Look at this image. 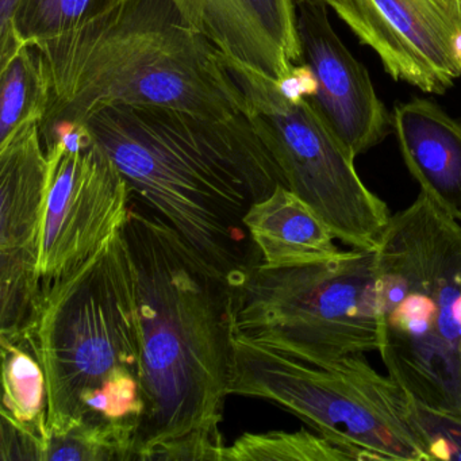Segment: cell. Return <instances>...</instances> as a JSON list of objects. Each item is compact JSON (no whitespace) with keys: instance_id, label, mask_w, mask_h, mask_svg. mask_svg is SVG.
Listing matches in <instances>:
<instances>
[{"instance_id":"cell-12","label":"cell","mask_w":461,"mask_h":461,"mask_svg":"<svg viewBox=\"0 0 461 461\" xmlns=\"http://www.w3.org/2000/svg\"><path fill=\"white\" fill-rule=\"evenodd\" d=\"M301 66L312 80V102L348 152L357 158L388 133L390 115L363 64L347 50L318 0H295Z\"/></svg>"},{"instance_id":"cell-10","label":"cell","mask_w":461,"mask_h":461,"mask_svg":"<svg viewBox=\"0 0 461 461\" xmlns=\"http://www.w3.org/2000/svg\"><path fill=\"white\" fill-rule=\"evenodd\" d=\"M50 160L40 123L0 148V337L31 339L42 299L39 263Z\"/></svg>"},{"instance_id":"cell-25","label":"cell","mask_w":461,"mask_h":461,"mask_svg":"<svg viewBox=\"0 0 461 461\" xmlns=\"http://www.w3.org/2000/svg\"><path fill=\"white\" fill-rule=\"evenodd\" d=\"M20 0H0V68L20 50L14 31V15Z\"/></svg>"},{"instance_id":"cell-1","label":"cell","mask_w":461,"mask_h":461,"mask_svg":"<svg viewBox=\"0 0 461 461\" xmlns=\"http://www.w3.org/2000/svg\"><path fill=\"white\" fill-rule=\"evenodd\" d=\"M83 126L133 195L241 290L261 263L245 214L285 185L248 114L217 120L171 107L114 106Z\"/></svg>"},{"instance_id":"cell-3","label":"cell","mask_w":461,"mask_h":461,"mask_svg":"<svg viewBox=\"0 0 461 461\" xmlns=\"http://www.w3.org/2000/svg\"><path fill=\"white\" fill-rule=\"evenodd\" d=\"M32 47L50 83L40 123L45 150L106 107H171L217 120L247 114L225 56L175 0H121L85 25Z\"/></svg>"},{"instance_id":"cell-18","label":"cell","mask_w":461,"mask_h":461,"mask_svg":"<svg viewBox=\"0 0 461 461\" xmlns=\"http://www.w3.org/2000/svg\"><path fill=\"white\" fill-rule=\"evenodd\" d=\"M139 423L86 417L48 437L44 461L134 460Z\"/></svg>"},{"instance_id":"cell-13","label":"cell","mask_w":461,"mask_h":461,"mask_svg":"<svg viewBox=\"0 0 461 461\" xmlns=\"http://www.w3.org/2000/svg\"><path fill=\"white\" fill-rule=\"evenodd\" d=\"M188 23L225 58L279 83L301 64L295 0H175Z\"/></svg>"},{"instance_id":"cell-17","label":"cell","mask_w":461,"mask_h":461,"mask_svg":"<svg viewBox=\"0 0 461 461\" xmlns=\"http://www.w3.org/2000/svg\"><path fill=\"white\" fill-rule=\"evenodd\" d=\"M50 104V83L36 48L23 45L0 68V148L32 123H41Z\"/></svg>"},{"instance_id":"cell-9","label":"cell","mask_w":461,"mask_h":461,"mask_svg":"<svg viewBox=\"0 0 461 461\" xmlns=\"http://www.w3.org/2000/svg\"><path fill=\"white\" fill-rule=\"evenodd\" d=\"M47 155L50 179L39 263L42 287L122 229L131 199L128 180L85 129L61 136Z\"/></svg>"},{"instance_id":"cell-2","label":"cell","mask_w":461,"mask_h":461,"mask_svg":"<svg viewBox=\"0 0 461 461\" xmlns=\"http://www.w3.org/2000/svg\"><path fill=\"white\" fill-rule=\"evenodd\" d=\"M136 285L145 409L134 460L193 430H220L230 395L237 294L131 193L123 225Z\"/></svg>"},{"instance_id":"cell-22","label":"cell","mask_w":461,"mask_h":461,"mask_svg":"<svg viewBox=\"0 0 461 461\" xmlns=\"http://www.w3.org/2000/svg\"><path fill=\"white\" fill-rule=\"evenodd\" d=\"M412 414L431 461H461V418L429 409L415 401Z\"/></svg>"},{"instance_id":"cell-14","label":"cell","mask_w":461,"mask_h":461,"mask_svg":"<svg viewBox=\"0 0 461 461\" xmlns=\"http://www.w3.org/2000/svg\"><path fill=\"white\" fill-rule=\"evenodd\" d=\"M393 129L420 191L461 222V122L426 99L399 104Z\"/></svg>"},{"instance_id":"cell-24","label":"cell","mask_w":461,"mask_h":461,"mask_svg":"<svg viewBox=\"0 0 461 461\" xmlns=\"http://www.w3.org/2000/svg\"><path fill=\"white\" fill-rule=\"evenodd\" d=\"M47 439L28 429L15 425L2 417V445L0 460H37L44 461L47 452Z\"/></svg>"},{"instance_id":"cell-20","label":"cell","mask_w":461,"mask_h":461,"mask_svg":"<svg viewBox=\"0 0 461 461\" xmlns=\"http://www.w3.org/2000/svg\"><path fill=\"white\" fill-rule=\"evenodd\" d=\"M121 0H20L14 15L18 44L33 45L85 25Z\"/></svg>"},{"instance_id":"cell-21","label":"cell","mask_w":461,"mask_h":461,"mask_svg":"<svg viewBox=\"0 0 461 461\" xmlns=\"http://www.w3.org/2000/svg\"><path fill=\"white\" fill-rule=\"evenodd\" d=\"M144 409L141 380L131 371L117 372L82 399V418L140 423Z\"/></svg>"},{"instance_id":"cell-19","label":"cell","mask_w":461,"mask_h":461,"mask_svg":"<svg viewBox=\"0 0 461 461\" xmlns=\"http://www.w3.org/2000/svg\"><path fill=\"white\" fill-rule=\"evenodd\" d=\"M352 460L357 457L348 447L307 429L244 433L230 447H226L223 453V461Z\"/></svg>"},{"instance_id":"cell-23","label":"cell","mask_w":461,"mask_h":461,"mask_svg":"<svg viewBox=\"0 0 461 461\" xmlns=\"http://www.w3.org/2000/svg\"><path fill=\"white\" fill-rule=\"evenodd\" d=\"M221 430H193L185 436L160 442L142 455L141 460L223 461L225 453Z\"/></svg>"},{"instance_id":"cell-4","label":"cell","mask_w":461,"mask_h":461,"mask_svg":"<svg viewBox=\"0 0 461 461\" xmlns=\"http://www.w3.org/2000/svg\"><path fill=\"white\" fill-rule=\"evenodd\" d=\"M379 352L418 403L461 418V222L420 191L375 248Z\"/></svg>"},{"instance_id":"cell-7","label":"cell","mask_w":461,"mask_h":461,"mask_svg":"<svg viewBox=\"0 0 461 461\" xmlns=\"http://www.w3.org/2000/svg\"><path fill=\"white\" fill-rule=\"evenodd\" d=\"M375 249L301 266L258 264L237 294L234 331L309 361L379 349Z\"/></svg>"},{"instance_id":"cell-27","label":"cell","mask_w":461,"mask_h":461,"mask_svg":"<svg viewBox=\"0 0 461 461\" xmlns=\"http://www.w3.org/2000/svg\"><path fill=\"white\" fill-rule=\"evenodd\" d=\"M449 2L461 13V0H449Z\"/></svg>"},{"instance_id":"cell-16","label":"cell","mask_w":461,"mask_h":461,"mask_svg":"<svg viewBox=\"0 0 461 461\" xmlns=\"http://www.w3.org/2000/svg\"><path fill=\"white\" fill-rule=\"evenodd\" d=\"M4 398L0 417L28 429L48 442V384L31 339H2ZM48 445V444H47Z\"/></svg>"},{"instance_id":"cell-5","label":"cell","mask_w":461,"mask_h":461,"mask_svg":"<svg viewBox=\"0 0 461 461\" xmlns=\"http://www.w3.org/2000/svg\"><path fill=\"white\" fill-rule=\"evenodd\" d=\"M230 395L279 404L358 461H431L411 395L364 353L309 361L234 331Z\"/></svg>"},{"instance_id":"cell-11","label":"cell","mask_w":461,"mask_h":461,"mask_svg":"<svg viewBox=\"0 0 461 461\" xmlns=\"http://www.w3.org/2000/svg\"><path fill=\"white\" fill-rule=\"evenodd\" d=\"M360 41L385 71L423 93L444 94L461 77V13L449 0H350Z\"/></svg>"},{"instance_id":"cell-8","label":"cell","mask_w":461,"mask_h":461,"mask_svg":"<svg viewBox=\"0 0 461 461\" xmlns=\"http://www.w3.org/2000/svg\"><path fill=\"white\" fill-rule=\"evenodd\" d=\"M225 59L244 93L248 117L287 188L314 210L342 244L375 249L390 221V209L364 185L355 158L309 98L294 94L290 83Z\"/></svg>"},{"instance_id":"cell-6","label":"cell","mask_w":461,"mask_h":461,"mask_svg":"<svg viewBox=\"0 0 461 461\" xmlns=\"http://www.w3.org/2000/svg\"><path fill=\"white\" fill-rule=\"evenodd\" d=\"M32 345L48 384V433L82 418V399L120 371L141 380L136 285L123 228L42 287Z\"/></svg>"},{"instance_id":"cell-15","label":"cell","mask_w":461,"mask_h":461,"mask_svg":"<svg viewBox=\"0 0 461 461\" xmlns=\"http://www.w3.org/2000/svg\"><path fill=\"white\" fill-rule=\"evenodd\" d=\"M244 225L261 264L272 268L315 263L341 252L329 226L283 185L249 207Z\"/></svg>"},{"instance_id":"cell-26","label":"cell","mask_w":461,"mask_h":461,"mask_svg":"<svg viewBox=\"0 0 461 461\" xmlns=\"http://www.w3.org/2000/svg\"><path fill=\"white\" fill-rule=\"evenodd\" d=\"M318 2H322L326 6L331 7L337 13V15L342 18V21L355 32L358 40H361L364 33L363 23H361L360 15L356 12L350 0H318Z\"/></svg>"}]
</instances>
